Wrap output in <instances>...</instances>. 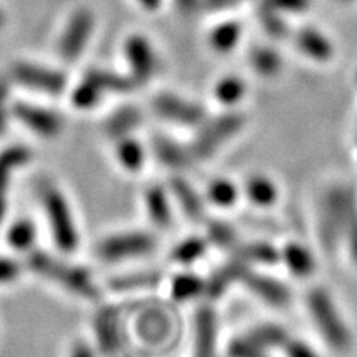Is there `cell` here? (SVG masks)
Returning <instances> with one entry per match:
<instances>
[{
    "mask_svg": "<svg viewBox=\"0 0 357 357\" xmlns=\"http://www.w3.org/2000/svg\"><path fill=\"white\" fill-rule=\"evenodd\" d=\"M154 111L167 121L182 126H197L205 119L202 106L176 95H160L154 100Z\"/></svg>",
    "mask_w": 357,
    "mask_h": 357,
    "instance_id": "obj_7",
    "label": "cell"
},
{
    "mask_svg": "<svg viewBox=\"0 0 357 357\" xmlns=\"http://www.w3.org/2000/svg\"><path fill=\"white\" fill-rule=\"evenodd\" d=\"M341 2H351V0H341Z\"/></svg>",
    "mask_w": 357,
    "mask_h": 357,
    "instance_id": "obj_49",
    "label": "cell"
},
{
    "mask_svg": "<svg viewBox=\"0 0 357 357\" xmlns=\"http://www.w3.org/2000/svg\"><path fill=\"white\" fill-rule=\"evenodd\" d=\"M126 56L131 65L134 82L146 83L155 71V56L151 45L142 37H131L126 43Z\"/></svg>",
    "mask_w": 357,
    "mask_h": 357,
    "instance_id": "obj_10",
    "label": "cell"
},
{
    "mask_svg": "<svg viewBox=\"0 0 357 357\" xmlns=\"http://www.w3.org/2000/svg\"><path fill=\"white\" fill-rule=\"evenodd\" d=\"M354 200V192L344 187H334L324 195L321 205L319 235L326 248L336 247L341 236L344 235L347 215Z\"/></svg>",
    "mask_w": 357,
    "mask_h": 357,
    "instance_id": "obj_2",
    "label": "cell"
},
{
    "mask_svg": "<svg viewBox=\"0 0 357 357\" xmlns=\"http://www.w3.org/2000/svg\"><path fill=\"white\" fill-rule=\"evenodd\" d=\"M242 128V114L229 113L218 116V118L204 124V128L200 129V132L195 136V139L192 142L190 147L192 155L199 159H207L208 155L217 153L218 147H220L223 142L230 141Z\"/></svg>",
    "mask_w": 357,
    "mask_h": 357,
    "instance_id": "obj_5",
    "label": "cell"
},
{
    "mask_svg": "<svg viewBox=\"0 0 357 357\" xmlns=\"http://www.w3.org/2000/svg\"><path fill=\"white\" fill-rule=\"evenodd\" d=\"M30 266L37 273L56 281L58 284L70 289L71 293L78 294V296L89 298V300L98 296L95 283H93L89 275L84 270H82V268L66 265V263L45 255V253H35V255H32V258H30Z\"/></svg>",
    "mask_w": 357,
    "mask_h": 357,
    "instance_id": "obj_3",
    "label": "cell"
},
{
    "mask_svg": "<svg viewBox=\"0 0 357 357\" xmlns=\"http://www.w3.org/2000/svg\"><path fill=\"white\" fill-rule=\"evenodd\" d=\"M296 43L303 53L314 60L326 61L333 56V45L328 38L312 29H305L296 35Z\"/></svg>",
    "mask_w": 357,
    "mask_h": 357,
    "instance_id": "obj_17",
    "label": "cell"
},
{
    "mask_svg": "<svg viewBox=\"0 0 357 357\" xmlns=\"http://www.w3.org/2000/svg\"><path fill=\"white\" fill-rule=\"evenodd\" d=\"M13 111L19 121L29 126L38 136L53 137L61 131V119L50 111L37 108L33 105H25V102H19Z\"/></svg>",
    "mask_w": 357,
    "mask_h": 357,
    "instance_id": "obj_11",
    "label": "cell"
},
{
    "mask_svg": "<svg viewBox=\"0 0 357 357\" xmlns=\"http://www.w3.org/2000/svg\"><path fill=\"white\" fill-rule=\"evenodd\" d=\"M208 236H211V240L217 245V247L222 248L234 247L236 242V235L234 229L223 222H212L211 225H208Z\"/></svg>",
    "mask_w": 357,
    "mask_h": 357,
    "instance_id": "obj_36",
    "label": "cell"
},
{
    "mask_svg": "<svg viewBox=\"0 0 357 357\" xmlns=\"http://www.w3.org/2000/svg\"><path fill=\"white\" fill-rule=\"evenodd\" d=\"M229 352L231 357H266L265 351L257 347L255 344H252L247 337L235 339L230 344Z\"/></svg>",
    "mask_w": 357,
    "mask_h": 357,
    "instance_id": "obj_39",
    "label": "cell"
},
{
    "mask_svg": "<svg viewBox=\"0 0 357 357\" xmlns=\"http://www.w3.org/2000/svg\"><path fill=\"white\" fill-rule=\"evenodd\" d=\"M245 190H247L248 199L258 205L273 204L276 200V195H278V190H276L273 182H271L270 178L261 176L250 178Z\"/></svg>",
    "mask_w": 357,
    "mask_h": 357,
    "instance_id": "obj_25",
    "label": "cell"
},
{
    "mask_svg": "<svg viewBox=\"0 0 357 357\" xmlns=\"http://www.w3.org/2000/svg\"><path fill=\"white\" fill-rule=\"evenodd\" d=\"M30 158V153L25 147L15 146L10 149L3 151L0 154V222L3 218V212H6V202H7V189L8 182H10L12 172L22 164H25Z\"/></svg>",
    "mask_w": 357,
    "mask_h": 357,
    "instance_id": "obj_14",
    "label": "cell"
},
{
    "mask_svg": "<svg viewBox=\"0 0 357 357\" xmlns=\"http://www.w3.org/2000/svg\"><path fill=\"white\" fill-rule=\"evenodd\" d=\"M118 159L129 171H137L144 162V153L139 142L134 139H123L118 144Z\"/></svg>",
    "mask_w": 357,
    "mask_h": 357,
    "instance_id": "obj_30",
    "label": "cell"
},
{
    "mask_svg": "<svg viewBox=\"0 0 357 357\" xmlns=\"http://www.w3.org/2000/svg\"><path fill=\"white\" fill-rule=\"evenodd\" d=\"M19 275V265L15 261L0 258V283H8L13 281Z\"/></svg>",
    "mask_w": 357,
    "mask_h": 357,
    "instance_id": "obj_41",
    "label": "cell"
},
{
    "mask_svg": "<svg viewBox=\"0 0 357 357\" xmlns=\"http://www.w3.org/2000/svg\"><path fill=\"white\" fill-rule=\"evenodd\" d=\"M242 2V0H208V6L215 7V8H222V7H230L235 6V3Z\"/></svg>",
    "mask_w": 357,
    "mask_h": 357,
    "instance_id": "obj_45",
    "label": "cell"
},
{
    "mask_svg": "<svg viewBox=\"0 0 357 357\" xmlns=\"http://www.w3.org/2000/svg\"><path fill=\"white\" fill-rule=\"evenodd\" d=\"M154 151L158 158L169 167H184L194 158L190 149H185L184 146L172 139H167V137H155Z\"/></svg>",
    "mask_w": 357,
    "mask_h": 357,
    "instance_id": "obj_18",
    "label": "cell"
},
{
    "mask_svg": "<svg viewBox=\"0 0 357 357\" xmlns=\"http://www.w3.org/2000/svg\"><path fill=\"white\" fill-rule=\"evenodd\" d=\"M2 24H3V19H2V13H0V26H2Z\"/></svg>",
    "mask_w": 357,
    "mask_h": 357,
    "instance_id": "obj_48",
    "label": "cell"
},
{
    "mask_svg": "<svg viewBox=\"0 0 357 357\" xmlns=\"http://www.w3.org/2000/svg\"><path fill=\"white\" fill-rule=\"evenodd\" d=\"M146 205L149 217L158 227H166L171 223V208H169L167 195L160 187H153L146 194Z\"/></svg>",
    "mask_w": 357,
    "mask_h": 357,
    "instance_id": "obj_21",
    "label": "cell"
},
{
    "mask_svg": "<svg viewBox=\"0 0 357 357\" xmlns=\"http://www.w3.org/2000/svg\"><path fill=\"white\" fill-rule=\"evenodd\" d=\"M101 95H102L101 89L98 88L96 84L91 82V79L84 78V82L79 84L77 89H75L73 102L77 108L86 109V108H91V106H95Z\"/></svg>",
    "mask_w": 357,
    "mask_h": 357,
    "instance_id": "obj_35",
    "label": "cell"
},
{
    "mask_svg": "<svg viewBox=\"0 0 357 357\" xmlns=\"http://www.w3.org/2000/svg\"><path fill=\"white\" fill-rule=\"evenodd\" d=\"M344 235L347 236V243H349L352 260L357 263V200H354V204L351 205L349 215H347V222H346Z\"/></svg>",
    "mask_w": 357,
    "mask_h": 357,
    "instance_id": "obj_38",
    "label": "cell"
},
{
    "mask_svg": "<svg viewBox=\"0 0 357 357\" xmlns=\"http://www.w3.org/2000/svg\"><path fill=\"white\" fill-rule=\"evenodd\" d=\"M307 307L329 346L337 351H344L351 346V334L342 323L331 296L323 288L311 289V293L307 294Z\"/></svg>",
    "mask_w": 357,
    "mask_h": 357,
    "instance_id": "obj_1",
    "label": "cell"
},
{
    "mask_svg": "<svg viewBox=\"0 0 357 357\" xmlns=\"http://www.w3.org/2000/svg\"><path fill=\"white\" fill-rule=\"evenodd\" d=\"M245 337H247L252 344H255L263 351L273 349V347H280V346H287L288 342L284 329L276 324L258 326V328L252 329V331H250Z\"/></svg>",
    "mask_w": 357,
    "mask_h": 357,
    "instance_id": "obj_19",
    "label": "cell"
},
{
    "mask_svg": "<svg viewBox=\"0 0 357 357\" xmlns=\"http://www.w3.org/2000/svg\"><path fill=\"white\" fill-rule=\"evenodd\" d=\"M287 356L288 357H318L310 346L301 341L287 342Z\"/></svg>",
    "mask_w": 357,
    "mask_h": 357,
    "instance_id": "obj_42",
    "label": "cell"
},
{
    "mask_svg": "<svg viewBox=\"0 0 357 357\" xmlns=\"http://www.w3.org/2000/svg\"><path fill=\"white\" fill-rule=\"evenodd\" d=\"M71 357H95V354H93V351L89 349L88 344H84V342H77L73 351H71Z\"/></svg>",
    "mask_w": 357,
    "mask_h": 357,
    "instance_id": "obj_44",
    "label": "cell"
},
{
    "mask_svg": "<svg viewBox=\"0 0 357 357\" xmlns=\"http://www.w3.org/2000/svg\"><path fill=\"white\" fill-rule=\"evenodd\" d=\"M13 75L19 83L35 89H42L50 95H58L65 88V77L55 70L40 68L33 65H17Z\"/></svg>",
    "mask_w": 357,
    "mask_h": 357,
    "instance_id": "obj_9",
    "label": "cell"
},
{
    "mask_svg": "<svg viewBox=\"0 0 357 357\" xmlns=\"http://www.w3.org/2000/svg\"><path fill=\"white\" fill-rule=\"evenodd\" d=\"M208 199L222 207H229L236 200L235 185L225 178H217L208 185Z\"/></svg>",
    "mask_w": 357,
    "mask_h": 357,
    "instance_id": "obj_33",
    "label": "cell"
},
{
    "mask_svg": "<svg viewBox=\"0 0 357 357\" xmlns=\"http://www.w3.org/2000/svg\"><path fill=\"white\" fill-rule=\"evenodd\" d=\"M8 243L17 250H26L32 247L35 238V230L30 222H17L8 230Z\"/></svg>",
    "mask_w": 357,
    "mask_h": 357,
    "instance_id": "obj_34",
    "label": "cell"
},
{
    "mask_svg": "<svg viewBox=\"0 0 357 357\" xmlns=\"http://www.w3.org/2000/svg\"><path fill=\"white\" fill-rule=\"evenodd\" d=\"M40 194H42V202L45 212H47V218L50 222L53 238H55L56 245L61 250L71 252V250L77 247L78 235L68 204H66L63 195L60 194V190L52 184H42Z\"/></svg>",
    "mask_w": 357,
    "mask_h": 357,
    "instance_id": "obj_4",
    "label": "cell"
},
{
    "mask_svg": "<svg viewBox=\"0 0 357 357\" xmlns=\"http://www.w3.org/2000/svg\"><path fill=\"white\" fill-rule=\"evenodd\" d=\"M215 314L208 307H202L195 316V357H215Z\"/></svg>",
    "mask_w": 357,
    "mask_h": 357,
    "instance_id": "obj_13",
    "label": "cell"
},
{
    "mask_svg": "<svg viewBox=\"0 0 357 357\" xmlns=\"http://www.w3.org/2000/svg\"><path fill=\"white\" fill-rule=\"evenodd\" d=\"M284 263L296 276H307L314 270V260H312L310 250L298 243L287 245L283 252Z\"/></svg>",
    "mask_w": 357,
    "mask_h": 357,
    "instance_id": "obj_22",
    "label": "cell"
},
{
    "mask_svg": "<svg viewBox=\"0 0 357 357\" xmlns=\"http://www.w3.org/2000/svg\"><path fill=\"white\" fill-rule=\"evenodd\" d=\"M155 247L154 236L147 234H123L106 238L98 247V255L102 260H126V258H136L151 253Z\"/></svg>",
    "mask_w": 357,
    "mask_h": 357,
    "instance_id": "obj_6",
    "label": "cell"
},
{
    "mask_svg": "<svg viewBox=\"0 0 357 357\" xmlns=\"http://www.w3.org/2000/svg\"><path fill=\"white\" fill-rule=\"evenodd\" d=\"M96 336L98 342H100V349L105 354H113L121 346L118 318L111 310H102L96 316Z\"/></svg>",
    "mask_w": 357,
    "mask_h": 357,
    "instance_id": "obj_15",
    "label": "cell"
},
{
    "mask_svg": "<svg viewBox=\"0 0 357 357\" xmlns=\"http://www.w3.org/2000/svg\"><path fill=\"white\" fill-rule=\"evenodd\" d=\"M93 29V17L88 10H79L70 20L68 29L61 38L60 53L66 60H75L83 52Z\"/></svg>",
    "mask_w": 357,
    "mask_h": 357,
    "instance_id": "obj_8",
    "label": "cell"
},
{
    "mask_svg": "<svg viewBox=\"0 0 357 357\" xmlns=\"http://www.w3.org/2000/svg\"><path fill=\"white\" fill-rule=\"evenodd\" d=\"M88 79H91L101 91H111V93H126L134 86V79H129L121 75L111 73V71H101L95 70L88 73Z\"/></svg>",
    "mask_w": 357,
    "mask_h": 357,
    "instance_id": "obj_24",
    "label": "cell"
},
{
    "mask_svg": "<svg viewBox=\"0 0 357 357\" xmlns=\"http://www.w3.org/2000/svg\"><path fill=\"white\" fill-rule=\"evenodd\" d=\"M141 123V113L136 108H124L116 111L111 116L109 121L106 123V131L109 136L119 137L132 131L134 128H137V124Z\"/></svg>",
    "mask_w": 357,
    "mask_h": 357,
    "instance_id": "obj_23",
    "label": "cell"
},
{
    "mask_svg": "<svg viewBox=\"0 0 357 357\" xmlns=\"http://www.w3.org/2000/svg\"><path fill=\"white\" fill-rule=\"evenodd\" d=\"M7 96L8 88L6 82H0V134L3 132L7 124Z\"/></svg>",
    "mask_w": 357,
    "mask_h": 357,
    "instance_id": "obj_43",
    "label": "cell"
},
{
    "mask_svg": "<svg viewBox=\"0 0 357 357\" xmlns=\"http://www.w3.org/2000/svg\"><path fill=\"white\" fill-rule=\"evenodd\" d=\"M253 68L265 77H273L281 68V58L278 53L268 47H257L250 55Z\"/></svg>",
    "mask_w": 357,
    "mask_h": 357,
    "instance_id": "obj_27",
    "label": "cell"
},
{
    "mask_svg": "<svg viewBox=\"0 0 357 357\" xmlns=\"http://www.w3.org/2000/svg\"><path fill=\"white\" fill-rule=\"evenodd\" d=\"M240 33H242V29H240V24H235V22H227V24L218 25L212 32V47L220 53L230 52L238 42Z\"/></svg>",
    "mask_w": 357,
    "mask_h": 357,
    "instance_id": "obj_28",
    "label": "cell"
},
{
    "mask_svg": "<svg viewBox=\"0 0 357 357\" xmlns=\"http://www.w3.org/2000/svg\"><path fill=\"white\" fill-rule=\"evenodd\" d=\"M243 93H245L243 82L235 77L223 78L215 88V95L218 98V101L223 102V105H235V102L242 100Z\"/></svg>",
    "mask_w": 357,
    "mask_h": 357,
    "instance_id": "obj_31",
    "label": "cell"
},
{
    "mask_svg": "<svg viewBox=\"0 0 357 357\" xmlns=\"http://www.w3.org/2000/svg\"><path fill=\"white\" fill-rule=\"evenodd\" d=\"M139 2L146 8H149V10H154V8H158L160 6V0H139Z\"/></svg>",
    "mask_w": 357,
    "mask_h": 357,
    "instance_id": "obj_47",
    "label": "cell"
},
{
    "mask_svg": "<svg viewBox=\"0 0 357 357\" xmlns=\"http://www.w3.org/2000/svg\"><path fill=\"white\" fill-rule=\"evenodd\" d=\"M310 6V0H265V7L275 12H303Z\"/></svg>",
    "mask_w": 357,
    "mask_h": 357,
    "instance_id": "obj_40",
    "label": "cell"
},
{
    "mask_svg": "<svg viewBox=\"0 0 357 357\" xmlns=\"http://www.w3.org/2000/svg\"><path fill=\"white\" fill-rule=\"evenodd\" d=\"M247 271H248L247 263L238 260V258H235V260L227 263L225 266H222L220 270L215 271V275H213L211 281H208L207 284L208 294L213 298L220 296V294L225 293V289L229 288L231 283H235V281L238 280L242 281L243 275L247 273Z\"/></svg>",
    "mask_w": 357,
    "mask_h": 357,
    "instance_id": "obj_16",
    "label": "cell"
},
{
    "mask_svg": "<svg viewBox=\"0 0 357 357\" xmlns=\"http://www.w3.org/2000/svg\"><path fill=\"white\" fill-rule=\"evenodd\" d=\"M178 6H181L182 10H194L195 6H197V0H177Z\"/></svg>",
    "mask_w": 357,
    "mask_h": 357,
    "instance_id": "obj_46",
    "label": "cell"
},
{
    "mask_svg": "<svg viewBox=\"0 0 357 357\" xmlns=\"http://www.w3.org/2000/svg\"><path fill=\"white\" fill-rule=\"evenodd\" d=\"M172 190L176 194L177 202L182 207L187 215H189L192 220H199V218L204 217V204L202 200L199 199V195L195 194V190L187 184L182 178H174L172 181Z\"/></svg>",
    "mask_w": 357,
    "mask_h": 357,
    "instance_id": "obj_20",
    "label": "cell"
},
{
    "mask_svg": "<svg viewBox=\"0 0 357 357\" xmlns=\"http://www.w3.org/2000/svg\"><path fill=\"white\" fill-rule=\"evenodd\" d=\"M205 252V242L200 238H189L178 243L176 250L172 252V260L181 263V265H189V263L195 261L197 258L204 255Z\"/></svg>",
    "mask_w": 357,
    "mask_h": 357,
    "instance_id": "obj_32",
    "label": "cell"
},
{
    "mask_svg": "<svg viewBox=\"0 0 357 357\" xmlns=\"http://www.w3.org/2000/svg\"><path fill=\"white\" fill-rule=\"evenodd\" d=\"M260 19L266 32L273 35V37H284L288 33V26L284 24V20L275 10H271V8H263L260 12Z\"/></svg>",
    "mask_w": 357,
    "mask_h": 357,
    "instance_id": "obj_37",
    "label": "cell"
},
{
    "mask_svg": "<svg viewBox=\"0 0 357 357\" xmlns=\"http://www.w3.org/2000/svg\"><path fill=\"white\" fill-rule=\"evenodd\" d=\"M238 260H242L243 263H275L278 260V252L268 243H248L245 247L236 250V257Z\"/></svg>",
    "mask_w": 357,
    "mask_h": 357,
    "instance_id": "obj_26",
    "label": "cell"
},
{
    "mask_svg": "<svg viewBox=\"0 0 357 357\" xmlns=\"http://www.w3.org/2000/svg\"><path fill=\"white\" fill-rule=\"evenodd\" d=\"M204 289V283L195 275H178L172 283V296L177 301H187L199 296Z\"/></svg>",
    "mask_w": 357,
    "mask_h": 357,
    "instance_id": "obj_29",
    "label": "cell"
},
{
    "mask_svg": "<svg viewBox=\"0 0 357 357\" xmlns=\"http://www.w3.org/2000/svg\"><path fill=\"white\" fill-rule=\"evenodd\" d=\"M242 281L250 291L255 293L263 301L270 303L271 306H284L289 301L288 288L283 283H280V281L270 278V276L247 271Z\"/></svg>",
    "mask_w": 357,
    "mask_h": 357,
    "instance_id": "obj_12",
    "label": "cell"
}]
</instances>
